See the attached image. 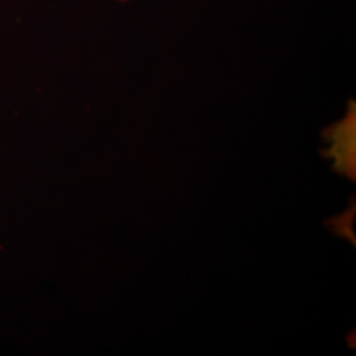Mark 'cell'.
I'll list each match as a JSON object with an SVG mask.
<instances>
[{"label":"cell","instance_id":"1","mask_svg":"<svg viewBox=\"0 0 356 356\" xmlns=\"http://www.w3.org/2000/svg\"><path fill=\"white\" fill-rule=\"evenodd\" d=\"M118 1H122V3H127V1H132V0H118Z\"/></svg>","mask_w":356,"mask_h":356}]
</instances>
